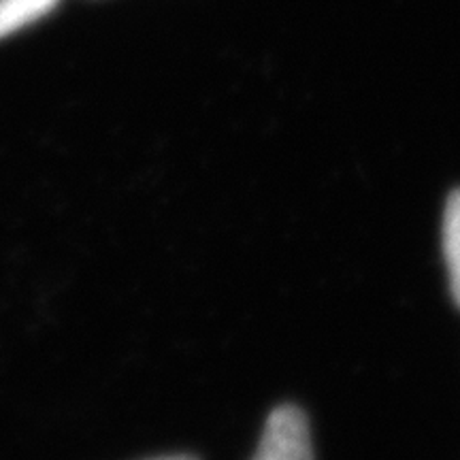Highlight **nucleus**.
I'll list each match as a JSON object with an SVG mask.
<instances>
[{
	"label": "nucleus",
	"instance_id": "f257e3e1",
	"mask_svg": "<svg viewBox=\"0 0 460 460\" xmlns=\"http://www.w3.org/2000/svg\"><path fill=\"white\" fill-rule=\"evenodd\" d=\"M252 460H314L312 435L305 413L295 405L273 410Z\"/></svg>",
	"mask_w": 460,
	"mask_h": 460
},
{
	"label": "nucleus",
	"instance_id": "f03ea898",
	"mask_svg": "<svg viewBox=\"0 0 460 460\" xmlns=\"http://www.w3.org/2000/svg\"><path fill=\"white\" fill-rule=\"evenodd\" d=\"M444 250L447 271H450V290L460 307V190H454L446 203Z\"/></svg>",
	"mask_w": 460,
	"mask_h": 460
},
{
	"label": "nucleus",
	"instance_id": "7ed1b4c3",
	"mask_svg": "<svg viewBox=\"0 0 460 460\" xmlns=\"http://www.w3.org/2000/svg\"><path fill=\"white\" fill-rule=\"evenodd\" d=\"M60 0H0V39L48 15Z\"/></svg>",
	"mask_w": 460,
	"mask_h": 460
},
{
	"label": "nucleus",
	"instance_id": "20e7f679",
	"mask_svg": "<svg viewBox=\"0 0 460 460\" xmlns=\"http://www.w3.org/2000/svg\"><path fill=\"white\" fill-rule=\"evenodd\" d=\"M154 460H199V458L188 456V454H177V456H163V458H154Z\"/></svg>",
	"mask_w": 460,
	"mask_h": 460
}]
</instances>
